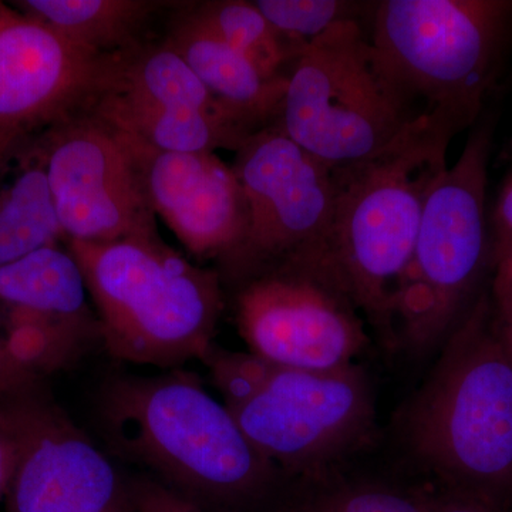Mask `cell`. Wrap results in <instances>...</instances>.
Listing matches in <instances>:
<instances>
[{
    "mask_svg": "<svg viewBox=\"0 0 512 512\" xmlns=\"http://www.w3.org/2000/svg\"><path fill=\"white\" fill-rule=\"evenodd\" d=\"M394 83L458 133L481 119L512 42V0H383L370 36Z\"/></svg>",
    "mask_w": 512,
    "mask_h": 512,
    "instance_id": "6",
    "label": "cell"
},
{
    "mask_svg": "<svg viewBox=\"0 0 512 512\" xmlns=\"http://www.w3.org/2000/svg\"><path fill=\"white\" fill-rule=\"evenodd\" d=\"M15 8L52 26L73 45L106 57L146 40L148 23L175 2L158 0H20Z\"/></svg>",
    "mask_w": 512,
    "mask_h": 512,
    "instance_id": "18",
    "label": "cell"
},
{
    "mask_svg": "<svg viewBox=\"0 0 512 512\" xmlns=\"http://www.w3.org/2000/svg\"><path fill=\"white\" fill-rule=\"evenodd\" d=\"M188 9L201 25L247 59L266 79L286 77L295 53L254 2H188Z\"/></svg>",
    "mask_w": 512,
    "mask_h": 512,
    "instance_id": "21",
    "label": "cell"
},
{
    "mask_svg": "<svg viewBox=\"0 0 512 512\" xmlns=\"http://www.w3.org/2000/svg\"><path fill=\"white\" fill-rule=\"evenodd\" d=\"M232 168L244 191L248 221L241 244L218 265L222 282L237 286L272 269L315 259L332 225L335 168L276 126L248 137Z\"/></svg>",
    "mask_w": 512,
    "mask_h": 512,
    "instance_id": "9",
    "label": "cell"
},
{
    "mask_svg": "<svg viewBox=\"0 0 512 512\" xmlns=\"http://www.w3.org/2000/svg\"><path fill=\"white\" fill-rule=\"evenodd\" d=\"M89 292L69 251L49 245L0 268V308L23 306L60 315H89Z\"/></svg>",
    "mask_w": 512,
    "mask_h": 512,
    "instance_id": "19",
    "label": "cell"
},
{
    "mask_svg": "<svg viewBox=\"0 0 512 512\" xmlns=\"http://www.w3.org/2000/svg\"><path fill=\"white\" fill-rule=\"evenodd\" d=\"M22 170L0 190V268L64 241L46 174L37 161L22 158Z\"/></svg>",
    "mask_w": 512,
    "mask_h": 512,
    "instance_id": "20",
    "label": "cell"
},
{
    "mask_svg": "<svg viewBox=\"0 0 512 512\" xmlns=\"http://www.w3.org/2000/svg\"><path fill=\"white\" fill-rule=\"evenodd\" d=\"M510 147H511V157H512V140H511V144H510Z\"/></svg>",
    "mask_w": 512,
    "mask_h": 512,
    "instance_id": "30",
    "label": "cell"
},
{
    "mask_svg": "<svg viewBox=\"0 0 512 512\" xmlns=\"http://www.w3.org/2000/svg\"><path fill=\"white\" fill-rule=\"evenodd\" d=\"M94 89L170 109L192 111L254 134L212 96L165 39L163 42L146 39L124 52L104 57Z\"/></svg>",
    "mask_w": 512,
    "mask_h": 512,
    "instance_id": "16",
    "label": "cell"
},
{
    "mask_svg": "<svg viewBox=\"0 0 512 512\" xmlns=\"http://www.w3.org/2000/svg\"><path fill=\"white\" fill-rule=\"evenodd\" d=\"M424 116L352 19L293 57L274 126L329 167L346 168L379 156Z\"/></svg>",
    "mask_w": 512,
    "mask_h": 512,
    "instance_id": "7",
    "label": "cell"
},
{
    "mask_svg": "<svg viewBox=\"0 0 512 512\" xmlns=\"http://www.w3.org/2000/svg\"><path fill=\"white\" fill-rule=\"evenodd\" d=\"M39 383L0 387L15 444L9 511L138 512L130 481Z\"/></svg>",
    "mask_w": 512,
    "mask_h": 512,
    "instance_id": "11",
    "label": "cell"
},
{
    "mask_svg": "<svg viewBox=\"0 0 512 512\" xmlns=\"http://www.w3.org/2000/svg\"><path fill=\"white\" fill-rule=\"evenodd\" d=\"M235 288V325L248 352L275 365L333 370L353 365L367 343L353 302L319 269L286 265Z\"/></svg>",
    "mask_w": 512,
    "mask_h": 512,
    "instance_id": "12",
    "label": "cell"
},
{
    "mask_svg": "<svg viewBox=\"0 0 512 512\" xmlns=\"http://www.w3.org/2000/svg\"><path fill=\"white\" fill-rule=\"evenodd\" d=\"M491 264L512 249V168L500 185L494 207L488 214Z\"/></svg>",
    "mask_w": 512,
    "mask_h": 512,
    "instance_id": "25",
    "label": "cell"
},
{
    "mask_svg": "<svg viewBox=\"0 0 512 512\" xmlns=\"http://www.w3.org/2000/svg\"><path fill=\"white\" fill-rule=\"evenodd\" d=\"M456 134L446 121L424 116L379 156L335 168L338 194L328 239L318 256L303 264L332 279L387 343H396L400 282Z\"/></svg>",
    "mask_w": 512,
    "mask_h": 512,
    "instance_id": "2",
    "label": "cell"
},
{
    "mask_svg": "<svg viewBox=\"0 0 512 512\" xmlns=\"http://www.w3.org/2000/svg\"><path fill=\"white\" fill-rule=\"evenodd\" d=\"M222 106L252 133L274 126L286 77L269 80L178 2L164 37Z\"/></svg>",
    "mask_w": 512,
    "mask_h": 512,
    "instance_id": "15",
    "label": "cell"
},
{
    "mask_svg": "<svg viewBox=\"0 0 512 512\" xmlns=\"http://www.w3.org/2000/svg\"><path fill=\"white\" fill-rule=\"evenodd\" d=\"M15 468V444L12 434L0 414V498L8 494L10 480Z\"/></svg>",
    "mask_w": 512,
    "mask_h": 512,
    "instance_id": "28",
    "label": "cell"
},
{
    "mask_svg": "<svg viewBox=\"0 0 512 512\" xmlns=\"http://www.w3.org/2000/svg\"><path fill=\"white\" fill-rule=\"evenodd\" d=\"M430 501L433 512H507L500 505L448 490Z\"/></svg>",
    "mask_w": 512,
    "mask_h": 512,
    "instance_id": "27",
    "label": "cell"
},
{
    "mask_svg": "<svg viewBox=\"0 0 512 512\" xmlns=\"http://www.w3.org/2000/svg\"><path fill=\"white\" fill-rule=\"evenodd\" d=\"M104 57L0 2V170L86 107Z\"/></svg>",
    "mask_w": 512,
    "mask_h": 512,
    "instance_id": "13",
    "label": "cell"
},
{
    "mask_svg": "<svg viewBox=\"0 0 512 512\" xmlns=\"http://www.w3.org/2000/svg\"><path fill=\"white\" fill-rule=\"evenodd\" d=\"M494 128L490 113L471 127L456 164L427 198L394 306L396 342L413 352L443 346L481 295L485 272L493 268L487 183Z\"/></svg>",
    "mask_w": 512,
    "mask_h": 512,
    "instance_id": "8",
    "label": "cell"
},
{
    "mask_svg": "<svg viewBox=\"0 0 512 512\" xmlns=\"http://www.w3.org/2000/svg\"><path fill=\"white\" fill-rule=\"evenodd\" d=\"M256 8L274 26L295 56L316 37L343 20H359L367 3L340 0H256Z\"/></svg>",
    "mask_w": 512,
    "mask_h": 512,
    "instance_id": "22",
    "label": "cell"
},
{
    "mask_svg": "<svg viewBox=\"0 0 512 512\" xmlns=\"http://www.w3.org/2000/svg\"><path fill=\"white\" fill-rule=\"evenodd\" d=\"M497 318V316H495ZM498 330H500L501 340H503L504 348L507 350L508 357L512 363V318L505 320H498Z\"/></svg>",
    "mask_w": 512,
    "mask_h": 512,
    "instance_id": "29",
    "label": "cell"
},
{
    "mask_svg": "<svg viewBox=\"0 0 512 512\" xmlns=\"http://www.w3.org/2000/svg\"><path fill=\"white\" fill-rule=\"evenodd\" d=\"M493 302L498 320L512 318V249L501 256L494 266Z\"/></svg>",
    "mask_w": 512,
    "mask_h": 512,
    "instance_id": "26",
    "label": "cell"
},
{
    "mask_svg": "<svg viewBox=\"0 0 512 512\" xmlns=\"http://www.w3.org/2000/svg\"><path fill=\"white\" fill-rule=\"evenodd\" d=\"M291 512H433L429 498L372 483L332 485L316 491Z\"/></svg>",
    "mask_w": 512,
    "mask_h": 512,
    "instance_id": "23",
    "label": "cell"
},
{
    "mask_svg": "<svg viewBox=\"0 0 512 512\" xmlns=\"http://www.w3.org/2000/svg\"><path fill=\"white\" fill-rule=\"evenodd\" d=\"M130 487L138 512H217L192 503L151 477L131 480Z\"/></svg>",
    "mask_w": 512,
    "mask_h": 512,
    "instance_id": "24",
    "label": "cell"
},
{
    "mask_svg": "<svg viewBox=\"0 0 512 512\" xmlns=\"http://www.w3.org/2000/svg\"><path fill=\"white\" fill-rule=\"evenodd\" d=\"M127 137L156 215L195 258L224 262L241 244L248 221L232 165L215 153H168Z\"/></svg>",
    "mask_w": 512,
    "mask_h": 512,
    "instance_id": "14",
    "label": "cell"
},
{
    "mask_svg": "<svg viewBox=\"0 0 512 512\" xmlns=\"http://www.w3.org/2000/svg\"><path fill=\"white\" fill-rule=\"evenodd\" d=\"M202 363L249 443L281 473L318 478L357 450L375 423L362 367L303 370L214 345Z\"/></svg>",
    "mask_w": 512,
    "mask_h": 512,
    "instance_id": "5",
    "label": "cell"
},
{
    "mask_svg": "<svg viewBox=\"0 0 512 512\" xmlns=\"http://www.w3.org/2000/svg\"><path fill=\"white\" fill-rule=\"evenodd\" d=\"M66 245L80 266L111 356L178 369L204 359L215 345L224 311L217 269L191 264L160 235Z\"/></svg>",
    "mask_w": 512,
    "mask_h": 512,
    "instance_id": "4",
    "label": "cell"
},
{
    "mask_svg": "<svg viewBox=\"0 0 512 512\" xmlns=\"http://www.w3.org/2000/svg\"><path fill=\"white\" fill-rule=\"evenodd\" d=\"M22 158L45 171L66 244L158 235L130 140L93 111L50 128Z\"/></svg>",
    "mask_w": 512,
    "mask_h": 512,
    "instance_id": "10",
    "label": "cell"
},
{
    "mask_svg": "<svg viewBox=\"0 0 512 512\" xmlns=\"http://www.w3.org/2000/svg\"><path fill=\"white\" fill-rule=\"evenodd\" d=\"M407 406L404 436L446 490L504 507L512 494V363L481 292Z\"/></svg>",
    "mask_w": 512,
    "mask_h": 512,
    "instance_id": "3",
    "label": "cell"
},
{
    "mask_svg": "<svg viewBox=\"0 0 512 512\" xmlns=\"http://www.w3.org/2000/svg\"><path fill=\"white\" fill-rule=\"evenodd\" d=\"M84 109L144 146L168 153H215L239 147L252 134L192 111L175 110L94 89Z\"/></svg>",
    "mask_w": 512,
    "mask_h": 512,
    "instance_id": "17",
    "label": "cell"
},
{
    "mask_svg": "<svg viewBox=\"0 0 512 512\" xmlns=\"http://www.w3.org/2000/svg\"><path fill=\"white\" fill-rule=\"evenodd\" d=\"M100 416L117 453L207 510L252 507L276 490L281 471L188 370L114 377L101 394Z\"/></svg>",
    "mask_w": 512,
    "mask_h": 512,
    "instance_id": "1",
    "label": "cell"
}]
</instances>
